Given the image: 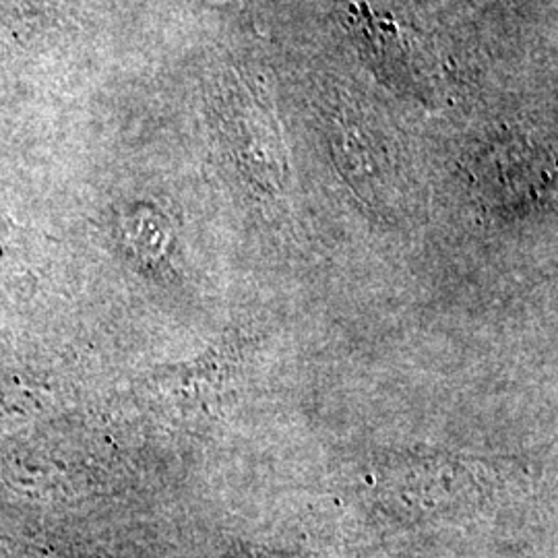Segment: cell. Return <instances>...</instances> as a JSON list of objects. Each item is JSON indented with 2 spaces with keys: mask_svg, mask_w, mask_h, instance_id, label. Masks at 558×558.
I'll list each match as a JSON object with an SVG mask.
<instances>
[{
  "mask_svg": "<svg viewBox=\"0 0 558 558\" xmlns=\"http://www.w3.org/2000/svg\"><path fill=\"white\" fill-rule=\"evenodd\" d=\"M230 112L232 147L242 166L260 179H281L283 149L269 104L255 96L244 81L236 80L232 83Z\"/></svg>",
  "mask_w": 558,
  "mask_h": 558,
  "instance_id": "obj_1",
  "label": "cell"
}]
</instances>
